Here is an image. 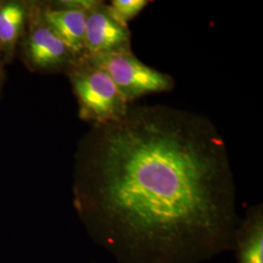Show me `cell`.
Segmentation results:
<instances>
[{
	"instance_id": "1",
	"label": "cell",
	"mask_w": 263,
	"mask_h": 263,
	"mask_svg": "<svg viewBox=\"0 0 263 263\" xmlns=\"http://www.w3.org/2000/svg\"><path fill=\"white\" fill-rule=\"evenodd\" d=\"M73 201L118 263H202L233 251L240 222L226 141L207 117L130 106L76 153Z\"/></svg>"
},
{
	"instance_id": "2",
	"label": "cell",
	"mask_w": 263,
	"mask_h": 263,
	"mask_svg": "<svg viewBox=\"0 0 263 263\" xmlns=\"http://www.w3.org/2000/svg\"><path fill=\"white\" fill-rule=\"evenodd\" d=\"M74 92L79 118L93 125L121 119L130 105L108 73L88 58L76 62L66 71Z\"/></svg>"
},
{
	"instance_id": "3",
	"label": "cell",
	"mask_w": 263,
	"mask_h": 263,
	"mask_svg": "<svg viewBox=\"0 0 263 263\" xmlns=\"http://www.w3.org/2000/svg\"><path fill=\"white\" fill-rule=\"evenodd\" d=\"M28 24L20 42L21 58L33 72H61L78 60L43 19L40 2H28Z\"/></svg>"
},
{
	"instance_id": "4",
	"label": "cell",
	"mask_w": 263,
	"mask_h": 263,
	"mask_svg": "<svg viewBox=\"0 0 263 263\" xmlns=\"http://www.w3.org/2000/svg\"><path fill=\"white\" fill-rule=\"evenodd\" d=\"M85 57L108 73L128 103L144 95L171 91L175 86L171 76L144 65L132 52Z\"/></svg>"
},
{
	"instance_id": "5",
	"label": "cell",
	"mask_w": 263,
	"mask_h": 263,
	"mask_svg": "<svg viewBox=\"0 0 263 263\" xmlns=\"http://www.w3.org/2000/svg\"><path fill=\"white\" fill-rule=\"evenodd\" d=\"M85 51L90 57L132 52L128 26L114 19L103 1L87 12Z\"/></svg>"
},
{
	"instance_id": "6",
	"label": "cell",
	"mask_w": 263,
	"mask_h": 263,
	"mask_svg": "<svg viewBox=\"0 0 263 263\" xmlns=\"http://www.w3.org/2000/svg\"><path fill=\"white\" fill-rule=\"evenodd\" d=\"M43 19L61 38L77 60L86 56L85 26L87 12L83 10L60 8L50 3H41Z\"/></svg>"
},
{
	"instance_id": "7",
	"label": "cell",
	"mask_w": 263,
	"mask_h": 263,
	"mask_svg": "<svg viewBox=\"0 0 263 263\" xmlns=\"http://www.w3.org/2000/svg\"><path fill=\"white\" fill-rule=\"evenodd\" d=\"M236 263H263V208H250L234 238Z\"/></svg>"
},
{
	"instance_id": "8",
	"label": "cell",
	"mask_w": 263,
	"mask_h": 263,
	"mask_svg": "<svg viewBox=\"0 0 263 263\" xmlns=\"http://www.w3.org/2000/svg\"><path fill=\"white\" fill-rule=\"evenodd\" d=\"M28 18V2L0 1V52L3 64L13 61L25 34Z\"/></svg>"
},
{
	"instance_id": "9",
	"label": "cell",
	"mask_w": 263,
	"mask_h": 263,
	"mask_svg": "<svg viewBox=\"0 0 263 263\" xmlns=\"http://www.w3.org/2000/svg\"><path fill=\"white\" fill-rule=\"evenodd\" d=\"M149 2L147 0H113L107 6L109 14L124 26L136 17Z\"/></svg>"
},
{
	"instance_id": "10",
	"label": "cell",
	"mask_w": 263,
	"mask_h": 263,
	"mask_svg": "<svg viewBox=\"0 0 263 263\" xmlns=\"http://www.w3.org/2000/svg\"><path fill=\"white\" fill-rule=\"evenodd\" d=\"M99 3L96 0H60L53 2V6L67 9L83 10L88 12Z\"/></svg>"
},
{
	"instance_id": "11",
	"label": "cell",
	"mask_w": 263,
	"mask_h": 263,
	"mask_svg": "<svg viewBox=\"0 0 263 263\" xmlns=\"http://www.w3.org/2000/svg\"><path fill=\"white\" fill-rule=\"evenodd\" d=\"M2 83H3V71H2V68H0V92H1Z\"/></svg>"
},
{
	"instance_id": "12",
	"label": "cell",
	"mask_w": 263,
	"mask_h": 263,
	"mask_svg": "<svg viewBox=\"0 0 263 263\" xmlns=\"http://www.w3.org/2000/svg\"><path fill=\"white\" fill-rule=\"evenodd\" d=\"M2 57H1V52H0V66H2Z\"/></svg>"
},
{
	"instance_id": "13",
	"label": "cell",
	"mask_w": 263,
	"mask_h": 263,
	"mask_svg": "<svg viewBox=\"0 0 263 263\" xmlns=\"http://www.w3.org/2000/svg\"><path fill=\"white\" fill-rule=\"evenodd\" d=\"M0 68H2V67H1V66H0Z\"/></svg>"
}]
</instances>
